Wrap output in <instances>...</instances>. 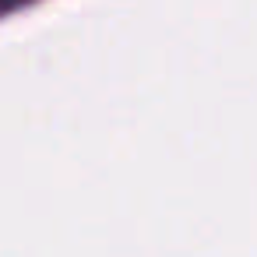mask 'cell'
Wrapping results in <instances>:
<instances>
[{"instance_id": "6da1fadb", "label": "cell", "mask_w": 257, "mask_h": 257, "mask_svg": "<svg viewBox=\"0 0 257 257\" xmlns=\"http://www.w3.org/2000/svg\"><path fill=\"white\" fill-rule=\"evenodd\" d=\"M22 4H29V0H0V15L11 11V8H22Z\"/></svg>"}]
</instances>
